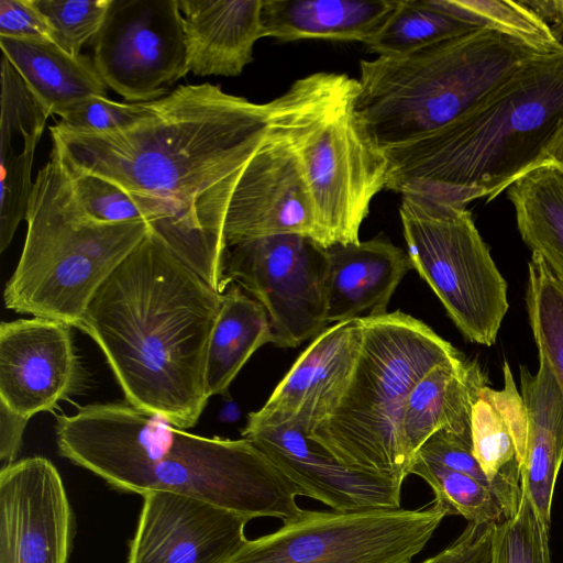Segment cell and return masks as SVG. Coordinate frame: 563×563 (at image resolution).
Wrapping results in <instances>:
<instances>
[{
    "label": "cell",
    "instance_id": "cell-1",
    "mask_svg": "<svg viewBox=\"0 0 563 563\" xmlns=\"http://www.w3.org/2000/svg\"><path fill=\"white\" fill-rule=\"evenodd\" d=\"M220 299L151 228L98 289L79 329L101 349L128 404L185 430L210 398L206 364Z\"/></svg>",
    "mask_w": 563,
    "mask_h": 563
},
{
    "label": "cell",
    "instance_id": "cell-2",
    "mask_svg": "<svg viewBox=\"0 0 563 563\" xmlns=\"http://www.w3.org/2000/svg\"><path fill=\"white\" fill-rule=\"evenodd\" d=\"M290 100V88L255 103L209 82L181 85L147 102L145 115L128 128L85 133L57 123L49 131L69 168L159 199L175 221L209 230L199 201L245 167Z\"/></svg>",
    "mask_w": 563,
    "mask_h": 563
},
{
    "label": "cell",
    "instance_id": "cell-3",
    "mask_svg": "<svg viewBox=\"0 0 563 563\" xmlns=\"http://www.w3.org/2000/svg\"><path fill=\"white\" fill-rule=\"evenodd\" d=\"M563 132V49L522 64L445 126L382 151L386 189L434 199L490 201L542 164Z\"/></svg>",
    "mask_w": 563,
    "mask_h": 563
},
{
    "label": "cell",
    "instance_id": "cell-4",
    "mask_svg": "<svg viewBox=\"0 0 563 563\" xmlns=\"http://www.w3.org/2000/svg\"><path fill=\"white\" fill-rule=\"evenodd\" d=\"M25 220V241L4 287V307L74 328L80 327L98 289L151 230L145 221L92 219L55 145L35 178Z\"/></svg>",
    "mask_w": 563,
    "mask_h": 563
},
{
    "label": "cell",
    "instance_id": "cell-5",
    "mask_svg": "<svg viewBox=\"0 0 563 563\" xmlns=\"http://www.w3.org/2000/svg\"><path fill=\"white\" fill-rule=\"evenodd\" d=\"M540 53L481 27L408 55L361 60L354 110L380 151L400 146L457 119Z\"/></svg>",
    "mask_w": 563,
    "mask_h": 563
},
{
    "label": "cell",
    "instance_id": "cell-6",
    "mask_svg": "<svg viewBox=\"0 0 563 563\" xmlns=\"http://www.w3.org/2000/svg\"><path fill=\"white\" fill-rule=\"evenodd\" d=\"M360 319L362 343L349 387L308 437L343 465L402 484L411 467L401 440L407 397L433 367L463 355L400 311Z\"/></svg>",
    "mask_w": 563,
    "mask_h": 563
},
{
    "label": "cell",
    "instance_id": "cell-7",
    "mask_svg": "<svg viewBox=\"0 0 563 563\" xmlns=\"http://www.w3.org/2000/svg\"><path fill=\"white\" fill-rule=\"evenodd\" d=\"M107 484L142 496L187 495L251 520L273 517L287 522L303 510L296 501L298 488L249 440L201 437L170 423Z\"/></svg>",
    "mask_w": 563,
    "mask_h": 563
},
{
    "label": "cell",
    "instance_id": "cell-8",
    "mask_svg": "<svg viewBox=\"0 0 563 563\" xmlns=\"http://www.w3.org/2000/svg\"><path fill=\"white\" fill-rule=\"evenodd\" d=\"M356 79L330 73L292 130V147L317 219L319 242H360L373 198L386 189L388 162L353 106Z\"/></svg>",
    "mask_w": 563,
    "mask_h": 563
},
{
    "label": "cell",
    "instance_id": "cell-9",
    "mask_svg": "<svg viewBox=\"0 0 563 563\" xmlns=\"http://www.w3.org/2000/svg\"><path fill=\"white\" fill-rule=\"evenodd\" d=\"M407 254L464 338L490 346L508 311L507 283L465 205L401 195Z\"/></svg>",
    "mask_w": 563,
    "mask_h": 563
},
{
    "label": "cell",
    "instance_id": "cell-10",
    "mask_svg": "<svg viewBox=\"0 0 563 563\" xmlns=\"http://www.w3.org/2000/svg\"><path fill=\"white\" fill-rule=\"evenodd\" d=\"M419 509L302 512L275 532L246 540L225 563H410L445 517Z\"/></svg>",
    "mask_w": 563,
    "mask_h": 563
},
{
    "label": "cell",
    "instance_id": "cell-11",
    "mask_svg": "<svg viewBox=\"0 0 563 563\" xmlns=\"http://www.w3.org/2000/svg\"><path fill=\"white\" fill-rule=\"evenodd\" d=\"M328 76L311 74L289 87L288 108L229 190L222 223L227 247L279 234H300L320 243L313 203L291 136L298 118Z\"/></svg>",
    "mask_w": 563,
    "mask_h": 563
},
{
    "label": "cell",
    "instance_id": "cell-12",
    "mask_svg": "<svg viewBox=\"0 0 563 563\" xmlns=\"http://www.w3.org/2000/svg\"><path fill=\"white\" fill-rule=\"evenodd\" d=\"M330 262L328 249L309 236L279 234L228 246L222 292L245 289L265 308L273 343L296 347L325 325Z\"/></svg>",
    "mask_w": 563,
    "mask_h": 563
},
{
    "label": "cell",
    "instance_id": "cell-13",
    "mask_svg": "<svg viewBox=\"0 0 563 563\" xmlns=\"http://www.w3.org/2000/svg\"><path fill=\"white\" fill-rule=\"evenodd\" d=\"M93 43V65L126 101L167 96L189 73L178 0H111Z\"/></svg>",
    "mask_w": 563,
    "mask_h": 563
},
{
    "label": "cell",
    "instance_id": "cell-14",
    "mask_svg": "<svg viewBox=\"0 0 563 563\" xmlns=\"http://www.w3.org/2000/svg\"><path fill=\"white\" fill-rule=\"evenodd\" d=\"M74 516L63 479L46 457L0 470V563H67Z\"/></svg>",
    "mask_w": 563,
    "mask_h": 563
},
{
    "label": "cell",
    "instance_id": "cell-15",
    "mask_svg": "<svg viewBox=\"0 0 563 563\" xmlns=\"http://www.w3.org/2000/svg\"><path fill=\"white\" fill-rule=\"evenodd\" d=\"M71 327L40 317L0 324V402L31 419L77 394L85 371Z\"/></svg>",
    "mask_w": 563,
    "mask_h": 563
},
{
    "label": "cell",
    "instance_id": "cell-16",
    "mask_svg": "<svg viewBox=\"0 0 563 563\" xmlns=\"http://www.w3.org/2000/svg\"><path fill=\"white\" fill-rule=\"evenodd\" d=\"M250 520L187 495L147 493L126 563H225L246 542Z\"/></svg>",
    "mask_w": 563,
    "mask_h": 563
},
{
    "label": "cell",
    "instance_id": "cell-17",
    "mask_svg": "<svg viewBox=\"0 0 563 563\" xmlns=\"http://www.w3.org/2000/svg\"><path fill=\"white\" fill-rule=\"evenodd\" d=\"M362 343L361 319L323 330L300 354L246 428L295 426L309 435L338 407L351 382Z\"/></svg>",
    "mask_w": 563,
    "mask_h": 563
},
{
    "label": "cell",
    "instance_id": "cell-18",
    "mask_svg": "<svg viewBox=\"0 0 563 563\" xmlns=\"http://www.w3.org/2000/svg\"><path fill=\"white\" fill-rule=\"evenodd\" d=\"M242 435L290 479L300 496L334 511L400 508L402 484L343 465L300 428L245 427Z\"/></svg>",
    "mask_w": 563,
    "mask_h": 563
},
{
    "label": "cell",
    "instance_id": "cell-19",
    "mask_svg": "<svg viewBox=\"0 0 563 563\" xmlns=\"http://www.w3.org/2000/svg\"><path fill=\"white\" fill-rule=\"evenodd\" d=\"M0 118V251L25 219L33 190L32 166L49 113L2 54Z\"/></svg>",
    "mask_w": 563,
    "mask_h": 563
},
{
    "label": "cell",
    "instance_id": "cell-20",
    "mask_svg": "<svg viewBox=\"0 0 563 563\" xmlns=\"http://www.w3.org/2000/svg\"><path fill=\"white\" fill-rule=\"evenodd\" d=\"M188 69L197 76L234 77L253 62L265 37L263 0H178Z\"/></svg>",
    "mask_w": 563,
    "mask_h": 563
},
{
    "label": "cell",
    "instance_id": "cell-21",
    "mask_svg": "<svg viewBox=\"0 0 563 563\" xmlns=\"http://www.w3.org/2000/svg\"><path fill=\"white\" fill-rule=\"evenodd\" d=\"M505 387L481 388L472 407L473 453L499 492L505 519L515 516L521 498L520 468L525 459L527 415L507 361Z\"/></svg>",
    "mask_w": 563,
    "mask_h": 563
},
{
    "label": "cell",
    "instance_id": "cell-22",
    "mask_svg": "<svg viewBox=\"0 0 563 563\" xmlns=\"http://www.w3.org/2000/svg\"><path fill=\"white\" fill-rule=\"evenodd\" d=\"M328 255V323L354 320L367 310L386 313L395 289L412 268L407 252L382 236L334 244Z\"/></svg>",
    "mask_w": 563,
    "mask_h": 563
},
{
    "label": "cell",
    "instance_id": "cell-23",
    "mask_svg": "<svg viewBox=\"0 0 563 563\" xmlns=\"http://www.w3.org/2000/svg\"><path fill=\"white\" fill-rule=\"evenodd\" d=\"M520 388L527 415L521 488L550 528L553 492L563 462V395L542 356L537 374L520 366Z\"/></svg>",
    "mask_w": 563,
    "mask_h": 563
},
{
    "label": "cell",
    "instance_id": "cell-24",
    "mask_svg": "<svg viewBox=\"0 0 563 563\" xmlns=\"http://www.w3.org/2000/svg\"><path fill=\"white\" fill-rule=\"evenodd\" d=\"M487 375L464 357L429 371L409 393L401 419V440L411 464L420 446L437 431L471 435L472 407Z\"/></svg>",
    "mask_w": 563,
    "mask_h": 563
},
{
    "label": "cell",
    "instance_id": "cell-25",
    "mask_svg": "<svg viewBox=\"0 0 563 563\" xmlns=\"http://www.w3.org/2000/svg\"><path fill=\"white\" fill-rule=\"evenodd\" d=\"M399 0H263L265 37L357 41L365 44L388 21Z\"/></svg>",
    "mask_w": 563,
    "mask_h": 563
},
{
    "label": "cell",
    "instance_id": "cell-26",
    "mask_svg": "<svg viewBox=\"0 0 563 563\" xmlns=\"http://www.w3.org/2000/svg\"><path fill=\"white\" fill-rule=\"evenodd\" d=\"M0 46L49 115L60 117L86 98L106 97V84L82 54L74 56L46 38L0 37Z\"/></svg>",
    "mask_w": 563,
    "mask_h": 563
},
{
    "label": "cell",
    "instance_id": "cell-27",
    "mask_svg": "<svg viewBox=\"0 0 563 563\" xmlns=\"http://www.w3.org/2000/svg\"><path fill=\"white\" fill-rule=\"evenodd\" d=\"M273 340L269 318L262 303L246 295L239 285L230 284L221 294L220 309L210 336L206 364L207 395L225 394L252 354Z\"/></svg>",
    "mask_w": 563,
    "mask_h": 563
},
{
    "label": "cell",
    "instance_id": "cell-28",
    "mask_svg": "<svg viewBox=\"0 0 563 563\" xmlns=\"http://www.w3.org/2000/svg\"><path fill=\"white\" fill-rule=\"evenodd\" d=\"M522 241L563 284V170L542 163L507 188Z\"/></svg>",
    "mask_w": 563,
    "mask_h": 563
},
{
    "label": "cell",
    "instance_id": "cell-29",
    "mask_svg": "<svg viewBox=\"0 0 563 563\" xmlns=\"http://www.w3.org/2000/svg\"><path fill=\"white\" fill-rule=\"evenodd\" d=\"M474 29L444 10L439 0H399L388 21L365 46L378 56L398 57Z\"/></svg>",
    "mask_w": 563,
    "mask_h": 563
},
{
    "label": "cell",
    "instance_id": "cell-30",
    "mask_svg": "<svg viewBox=\"0 0 563 563\" xmlns=\"http://www.w3.org/2000/svg\"><path fill=\"white\" fill-rule=\"evenodd\" d=\"M526 303L539 356L563 395V284L538 253L528 263Z\"/></svg>",
    "mask_w": 563,
    "mask_h": 563
},
{
    "label": "cell",
    "instance_id": "cell-31",
    "mask_svg": "<svg viewBox=\"0 0 563 563\" xmlns=\"http://www.w3.org/2000/svg\"><path fill=\"white\" fill-rule=\"evenodd\" d=\"M440 5L476 29H488L541 53L563 49L551 27L522 0H439Z\"/></svg>",
    "mask_w": 563,
    "mask_h": 563
},
{
    "label": "cell",
    "instance_id": "cell-32",
    "mask_svg": "<svg viewBox=\"0 0 563 563\" xmlns=\"http://www.w3.org/2000/svg\"><path fill=\"white\" fill-rule=\"evenodd\" d=\"M410 474L421 477L431 487L433 504L446 516L460 515L475 525H496L505 520L497 497L470 475L418 456L413 459Z\"/></svg>",
    "mask_w": 563,
    "mask_h": 563
},
{
    "label": "cell",
    "instance_id": "cell-33",
    "mask_svg": "<svg viewBox=\"0 0 563 563\" xmlns=\"http://www.w3.org/2000/svg\"><path fill=\"white\" fill-rule=\"evenodd\" d=\"M67 168L80 205L92 219L99 222L145 221L153 225L175 220L173 210L159 199L135 195L102 177L75 170L68 166Z\"/></svg>",
    "mask_w": 563,
    "mask_h": 563
},
{
    "label": "cell",
    "instance_id": "cell-34",
    "mask_svg": "<svg viewBox=\"0 0 563 563\" xmlns=\"http://www.w3.org/2000/svg\"><path fill=\"white\" fill-rule=\"evenodd\" d=\"M493 563H551L549 528L522 488L515 516L494 526Z\"/></svg>",
    "mask_w": 563,
    "mask_h": 563
},
{
    "label": "cell",
    "instance_id": "cell-35",
    "mask_svg": "<svg viewBox=\"0 0 563 563\" xmlns=\"http://www.w3.org/2000/svg\"><path fill=\"white\" fill-rule=\"evenodd\" d=\"M46 20L52 41L79 56L82 45L101 29L111 0H33Z\"/></svg>",
    "mask_w": 563,
    "mask_h": 563
},
{
    "label": "cell",
    "instance_id": "cell-36",
    "mask_svg": "<svg viewBox=\"0 0 563 563\" xmlns=\"http://www.w3.org/2000/svg\"><path fill=\"white\" fill-rule=\"evenodd\" d=\"M147 102L122 103L102 96L86 98L67 111L58 122L62 126L85 133H107L128 128L143 118Z\"/></svg>",
    "mask_w": 563,
    "mask_h": 563
},
{
    "label": "cell",
    "instance_id": "cell-37",
    "mask_svg": "<svg viewBox=\"0 0 563 563\" xmlns=\"http://www.w3.org/2000/svg\"><path fill=\"white\" fill-rule=\"evenodd\" d=\"M494 526L467 523L448 548L421 563H493Z\"/></svg>",
    "mask_w": 563,
    "mask_h": 563
},
{
    "label": "cell",
    "instance_id": "cell-38",
    "mask_svg": "<svg viewBox=\"0 0 563 563\" xmlns=\"http://www.w3.org/2000/svg\"><path fill=\"white\" fill-rule=\"evenodd\" d=\"M0 37L52 41L48 24L33 0L0 1Z\"/></svg>",
    "mask_w": 563,
    "mask_h": 563
},
{
    "label": "cell",
    "instance_id": "cell-39",
    "mask_svg": "<svg viewBox=\"0 0 563 563\" xmlns=\"http://www.w3.org/2000/svg\"><path fill=\"white\" fill-rule=\"evenodd\" d=\"M29 420L0 402L1 468L15 462Z\"/></svg>",
    "mask_w": 563,
    "mask_h": 563
},
{
    "label": "cell",
    "instance_id": "cell-40",
    "mask_svg": "<svg viewBox=\"0 0 563 563\" xmlns=\"http://www.w3.org/2000/svg\"><path fill=\"white\" fill-rule=\"evenodd\" d=\"M552 163L563 170V132L554 140L543 163Z\"/></svg>",
    "mask_w": 563,
    "mask_h": 563
}]
</instances>
